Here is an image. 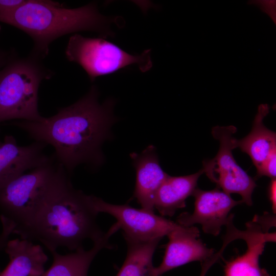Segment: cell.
Returning a JSON list of instances; mask_svg holds the SVG:
<instances>
[{
    "instance_id": "1",
    "label": "cell",
    "mask_w": 276,
    "mask_h": 276,
    "mask_svg": "<svg viewBox=\"0 0 276 276\" xmlns=\"http://www.w3.org/2000/svg\"><path fill=\"white\" fill-rule=\"evenodd\" d=\"M93 85L88 93L74 104L60 108L39 121L19 120L11 125L19 128L35 141L52 146L54 156L70 176L79 165L97 168L103 160L101 146L115 122L114 101L102 104Z\"/></svg>"
},
{
    "instance_id": "2",
    "label": "cell",
    "mask_w": 276,
    "mask_h": 276,
    "mask_svg": "<svg viewBox=\"0 0 276 276\" xmlns=\"http://www.w3.org/2000/svg\"><path fill=\"white\" fill-rule=\"evenodd\" d=\"M58 163L42 204L20 238L41 242L50 252L58 247L75 251L87 239L93 242L107 234L97 222L93 196L76 189Z\"/></svg>"
},
{
    "instance_id": "3",
    "label": "cell",
    "mask_w": 276,
    "mask_h": 276,
    "mask_svg": "<svg viewBox=\"0 0 276 276\" xmlns=\"http://www.w3.org/2000/svg\"><path fill=\"white\" fill-rule=\"evenodd\" d=\"M115 18L103 16L95 3L69 9L57 2L26 0L16 10L0 17V22L25 32L34 43L31 53L43 59L49 45L62 36L79 31L97 32L101 37L112 36L110 25Z\"/></svg>"
},
{
    "instance_id": "4",
    "label": "cell",
    "mask_w": 276,
    "mask_h": 276,
    "mask_svg": "<svg viewBox=\"0 0 276 276\" xmlns=\"http://www.w3.org/2000/svg\"><path fill=\"white\" fill-rule=\"evenodd\" d=\"M42 59L31 53L26 57L14 53L0 70V125L12 120L39 121L38 90L41 82L49 79L52 72Z\"/></svg>"
},
{
    "instance_id": "5",
    "label": "cell",
    "mask_w": 276,
    "mask_h": 276,
    "mask_svg": "<svg viewBox=\"0 0 276 276\" xmlns=\"http://www.w3.org/2000/svg\"><path fill=\"white\" fill-rule=\"evenodd\" d=\"M57 165L53 155L0 190L1 215L15 223L13 234L19 235L31 224L44 200Z\"/></svg>"
},
{
    "instance_id": "6",
    "label": "cell",
    "mask_w": 276,
    "mask_h": 276,
    "mask_svg": "<svg viewBox=\"0 0 276 276\" xmlns=\"http://www.w3.org/2000/svg\"><path fill=\"white\" fill-rule=\"evenodd\" d=\"M65 53L68 60L77 63L85 70L91 82L99 76L132 64L137 65L142 72L152 66L150 50L134 55L101 37H85L78 34L72 35Z\"/></svg>"
},
{
    "instance_id": "7",
    "label": "cell",
    "mask_w": 276,
    "mask_h": 276,
    "mask_svg": "<svg viewBox=\"0 0 276 276\" xmlns=\"http://www.w3.org/2000/svg\"><path fill=\"white\" fill-rule=\"evenodd\" d=\"M236 132L237 128L233 125L212 128V135L219 142V149L213 158L203 162L202 170L217 188L229 194H238L242 202L250 206L257 185L233 156L232 151L237 148V139L233 135Z\"/></svg>"
},
{
    "instance_id": "8",
    "label": "cell",
    "mask_w": 276,
    "mask_h": 276,
    "mask_svg": "<svg viewBox=\"0 0 276 276\" xmlns=\"http://www.w3.org/2000/svg\"><path fill=\"white\" fill-rule=\"evenodd\" d=\"M93 202L99 213H107L116 219L114 224L118 229L123 230L125 238L139 241L162 239L172 231L184 227L143 209L109 203L94 195Z\"/></svg>"
},
{
    "instance_id": "9",
    "label": "cell",
    "mask_w": 276,
    "mask_h": 276,
    "mask_svg": "<svg viewBox=\"0 0 276 276\" xmlns=\"http://www.w3.org/2000/svg\"><path fill=\"white\" fill-rule=\"evenodd\" d=\"M192 196L195 198L194 212L181 214L176 222L186 227L199 224L204 233L215 236L219 235L227 223L231 210L243 203L219 188L205 191L197 188Z\"/></svg>"
},
{
    "instance_id": "10",
    "label": "cell",
    "mask_w": 276,
    "mask_h": 276,
    "mask_svg": "<svg viewBox=\"0 0 276 276\" xmlns=\"http://www.w3.org/2000/svg\"><path fill=\"white\" fill-rule=\"evenodd\" d=\"M196 226H184L172 231L167 237L165 255L160 264L153 270V276H162L166 272L187 263L203 262L211 258L214 249L209 248L199 239Z\"/></svg>"
},
{
    "instance_id": "11",
    "label": "cell",
    "mask_w": 276,
    "mask_h": 276,
    "mask_svg": "<svg viewBox=\"0 0 276 276\" xmlns=\"http://www.w3.org/2000/svg\"><path fill=\"white\" fill-rule=\"evenodd\" d=\"M246 229L241 231L240 239L247 245L245 252L226 262L224 276H270L261 268L259 258L267 242L275 241V234L270 233L257 216L246 224Z\"/></svg>"
},
{
    "instance_id": "12",
    "label": "cell",
    "mask_w": 276,
    "mask_h": 276,
    "mask_svg": "<svg viewBox=\"0 0 276 276\" xmlns=\"http://www.w3.org/2000/svg\"><path fill=\"white\" fill-rule=\"evenodd\" d=\"M47 146L37 141L20 146L13 136H5L0 141V190L13 179L48 161L51 157L43 152Z\"/></svg>"
},
{
    "instance_id": "13",
    "label": "cell",
    "mask_w": 276,
    "mask_h": 276,
    "mask_svg": "<svg viewBox=\"0 0 276 276\" xmlns=\"http://www.w3.org/2000/svg\"><path fill=\"white\" fill-rule=\"evenodd\" d=\"M136 170L134 197L142 209L154 212L156 193L169 175L161 168L155 147L148 146L140 153L130 154Z\"/></svg>"
},
{
    "instance_id": "14",
    "label": "cell",
    "mask_w": 276,
    "mask_h": 276,
    "mask_svg": "<svg viewBox=\"0 0 276 276\" xmlns=\"http://www.w3.org/2000/svg\"><path fill=\"white\" fill-rule=\"evenodd\" d=\"M9 262L0 276H41L48 257L42 247L24 239L9 240L4 249Z\"/></svg>"
},
{
    "instance_id": "15",
    "label": "cell",
    "mask_w": 276,
    "mask_h": 276,
    "mask_svg": "<svg viewBox=\"0 0 276 276\" xmlns=\"http://www.w3.org/2000/svg\"><path fill=\"white\" fill-rule=\"evenodd\" d=\"M202 169L187 175L168 177L157 190L154 200V209L162 216H173L176 211L186 206V200L197 188Z\"/></svg>"
},
{
    "instance_id": "16",
    "label": "cell",
    "mask_w": 276,
    "mask_h": 276,
    "mask_svg": "<svg viewBox=\"0 0 276 276\" xmlns=\"http://www.w3.org/2000/svg\"><path fill=\"white\" fill-rule=\"evenodd\" d=\"M269 110L268 104H260L251 131L245 137L236 142L237 148L249 155L256 169L276 150V133L263 124V120Z\"/></svg>"
},
{
    "instance_id": "17",
    "label": "cell",
    "mask_w": 276,
    "mask_h": 276,
    "mask_svg": "<svg viewBox=\"0 0 276 276\" xmlns=\"http://www.w3.org/2000/svg\"><path fill=\"white\" fill-rule=\"evenodd\" d=\"M110 247L109 240L102 239L93 242L88 250L81 247L65 255L59 254L57 250L51 251L52 264L41 276H88L89 266L96 255L102 249Z\"/></svg>"
},
{
    "instance_id": "18",
    "label": "cell",
    "mask_w": 276,
    "mask_h": 276,
    "mask_svg": "<svg viewBox=\"0 0 276 276\" xmlns=\"http://www.w3.org/2000/svg\"><path fill=\"white\" fill-rule=\"evenodd\" d=\"M125 238L127 255L117 276H153V256L162 239L139 241Z\"/></svg>"
},
{
    "instance_id": "19",
    "label": "cell",
    "mask_w": 276,
    "mask_h": 276,
    "mask_svg": "<svg viewBox=\"0 0 276 276\" xmlns=\"http://www.w3.org/2000/svg\"><path fill=\"white\" fill-rule=\"evenodd\" d=\"M275 164L276 150H274L260 167L257 169V177H260L265 176L271 179L275 178Z\"/></svg>"
},
{
    "instance_id": "20",
    "label": "cell",
    "mask_w": 276,
    "mask_h": 276,
    "mask_svg": "<svg viewBox=\"0 0 276 276\" xmlns=\"http://www.w3.org/2000/svg\"><path fill=\"white\" fill-rule=\"evenodd\" d=\"M0 220L2 225V230L0 234V252L4 250L10 236L14 233L16 225L11 220L4 216L0 215ZM1 272V271H0Z\"/></svg>"
},
{
    "instance_id": "21",
    "label": "cell",
    "mask_w": 276,
    "mask_h": 276,
    "mask_svg": "<svg viewBox=\"0 0 276 276\" xmlns=\"http://www.w3.org/2000/svg\"><path fill=\"white\" fill-rule=\"evenodd\" d=\"M26 0H0V17L16 10Z\"/></svg>"
},
{
    "instance_id": "22",
    "label": "cell",
    "mask_w": 276,
    "mask_h": 276,
    "mask_svg": "<svg viewBox=\"0 0 276 276\" xmlns=\"http://www.w3.org/2000/svg\"><path fill=\"white\" fill-rule=\"evenodd\" d=\"M268 197L271 203L272 210L273 213L276 212V179H271L268 186Z\"/></svg>"
},
{
    "instance_id": "23",
    "label": "cell",
    "mask_w": 276,
    "mask_h": 276,
    "mask_svg": "<svg viewBox=\"0 0 276 276\" xmlns=\"http://www.w3.org/2000/svg\"><path fill=\"white\" fill-rule=\"evenodd\" d=\"M219 259L217 255H214L211 258L203 262L202 270L199 276H205L210 267Z\"/></svg>"
},
{
    "instance_id": "24",
    "label": "cell",
    "mask_w": 276,
    "mask_h": 276,
    "mask_svg": "<svg viewBox=\"0 0 276 276\" xmlns=\"http://www.w3.org/2000/svg\"><path fill=\"white\" fill-rule=\"evenodd\" d=\"M14 53L0 49V70L7 64Z\"/></svg>"
},
{
    "instance_id": "25",
    "label": "cell",
    "mask_w": 276,
    "mask_h": 276,
    "mask_svg": "<svg viewBox=\"0 0 276 276\" xmlns=\"http://www.w3.org/2000/svg\"><path fill=\"white\" fill-rule=\"evenodd\" d=\"M1 26H0V31H1Z\"/></svg>"
}]
</instances>
